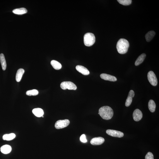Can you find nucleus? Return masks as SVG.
<instances>
[{
	"label": "nucleus",
	"mask_w": 159,
	"mask_h": 159,
	"mask_svg": "<svg viewBox=\"0 0 159 159\" xmlns=\"http://www.w3.org/2000/svg\"><path fill=\"white\" fill-rule=\"evenodd\" d=\"M98 114L103 119L108 120L112 118L114 115V112L111 108L105 106L100 108Z\"/></svg>",
	"instance_id": "obj_1"
},
{
	"label": "nucleus",
	"mask_w": 159,
	"mask_h": 159,
	"mask_svg": "<svg viewBox=\"0 0 159 159\" xmlns=\"http://www.w3.org/2000/svg\"><path fill=\"white\" fill-rule=\"evenodd\" d=\"M129 46L128 41L124 39H120L116 45L117 51L119 54H123L127 52Z\"/></svg>",
	"instance_id": "obj_2"
},
{
	"label": "nucleus",
	"mask_w": 159,
	"mask_h": 159,
	"mask_svg": "<svg viewBox=\"0 0 159 159\" xmlns=\"http://www.w3.org/2000/svg\"><path fill=\"white\" fill-rule=\"evenodd\" d=\"M95 36L92 33H86L84 35V43L86 46H92L95 43Z\"/></svg>",
	"instance_id": "obj_3"
},
{
	"label": "nucleus",
	"mask_w": 159,
	"mask_h": 159,
	"mask_svg": "<svg viewBox=\"0 0 159 159\" xmlns=\"http://www.w3.org/2000/svg\"><path fill=\"white\" fill-rule=\"evenodd\" d=\"M61 87L63 90H76L77 86L75 84L70 81H64L61 84Z\"/></svg>",
	"instance_id": "obj_4"
},
{
	"label": "nucleus",
	"mask_w": 159,
	"mask_h": 159,
	"mask_svg": "<svg viewBox=\"0 0 159 159\" xmlns=\"http://www.w3.org/2000/svg\"><path fill=\"white\" fill-rule=\"evenodd\" d=\"M70 121L68 119L58 120L55 124V127L57 129H62L68 126Z\"/></svg>",
	"instance_id": "obj_5"
},
{
	"label": "nucleus",
	"mask_w": 159,
	"mask_h": 159,
	"mask_svg": "<svg viewBox=\"0 0 159 159\" xmlns=\"http://www.w3.org/2000/svg\"><path fill=\"white\" fill-rule=\"evenodd\" d=\"M149 81L152 85L156 86L157 85L158 81L157 78L154 72L150 71L148 72L147 75Z\"/></svg>",
	"instance_id": "obj_6"
},
{
	"label": "nucleus",
	"mask_w": 159,
	"mask_h": 159,
	"mask_svg": "<svg viewBox=\"0 0 159 159\" xmlns=\"http://www.w3.org/2000/svg\"><path fill=\"white\" fill-rule=\"evenodd\" d=\"M106 132L109 135L114 137L121 138L124 136V134L123 132L114 130H107Z\"/></svg>",
	"instance_id": "obj_7"
},
{
	"label": "nucleus",
	"mask_w": 159,
	"mask_h": 159,
	"mask_svg": "<svg viewBox=\"0 0 159 159\" xmlns=\"http://www.w3.org/2000/svg\"><path fill=\"white\" fill-rule=\"evenodd\" d=\"M104 139L102 137H95L91 139V143L93 145H98L102 144L104 142Z\"/></svg>",
	"instance_id": "obj_8"
},
{
	"label": "nucleus",
	"mask_w": 159,
	"mask_h": 159,
	"mask_svg": "<svg viewBox=\"0 0 159 159\" xmlns=\"http://www.w3.org/2000/svg\"><path fill=\"white\" fill-rule=\"evenodd\" d=\"M143 114L141 111L138 109L135 110L133 113L134 120L136 121H138L142 118Z\"/></svg>",
	"instance_id": "obj_9"
},
{
	"label": "nucleus",
	"mask_w": 159,
	"mask_h": 159,
	"mask_svg": "<svg viewBox=\"0 0 159 159\" xmlns=\"http://www.w3.org/2000/svg\"><path fill=\"white\" fill-rule=\"evenodd\" d=\"M100 77L101 78L106 81L114 82L117 80L115 76L105 73L101 74Z\"/></svg>",
	"instance_id": "obj_10"
},
{
	"label": "nucleus",
	"mask_w": 159,
	"mask_h": 159,
	"mask_svg": "<svg viewBox=\"0 0 159 159\" xmlns=\"http://www.w3.org/2000/svg\"><path fill=\"white\" fill-rule=\"evenodd\" d=\"M77 71L84 75H88L90 74L88 70L83 66L78 65L76 67Z\"/></svg>",
	"instance_id": "obj_11"
},
{
	"label": "nucleus",
	"mask_w": 159,
	"mask_h": 159,
	"mask_svg": "<svg viewBox=\"0 0 159 159\" xmlns=\"http://www.w3.org/2000/svg\"><path fill=\"white\" fill-rule=\"evenodd\" d=\"M134 92L133 90H131L129 91L128 97L125 103V105L128 107L131 105L132 102V98L134 97Z\"/></svg>",
	"instance_id": "obj_12"
},
{
	"label": "nucleus",
	"mask_w": 159,
	"mask_h": 159,
	"mask_svg": "<svg viewBox=\"0 0 159 159\" xmlns=\"http://www.w3.org/2000/svg\"><path fill=\"white\" fill-rule=\"evenodd\" d=\"M32 112L35 116L38 117H42L44 114L43 110L40 108H35L33 110Z\"/></svg>",
	"instance_id": "obj_13"
},
{
	"label": "nucleus",
	"mask_w": 159,
	"mask_h": 159,
	"mask_svg": "<svg viewBox=\"0 0 159 159\" xmlns=\"http://www.w3.org/2000/svg\"><path fill=\"white\" fill-rule=\"evenodd\" d=\"M24 73L25 70L23 69L20 68L18 70L16 76V80L17 82H19L20 81Z\"/></svg>",
	"instance_id": "obj_14"
},
{
	"label": "nucleus",
	"mask_w": 159,
	"mask_h": 159,
	"mask_svg": "<svg viewBox=\"0 0 159 159\" xmlns=\"http://www.w3.org/2000/svg\"><path fill=\"white\" fill-rule=\"evenodd\" d=\"M11 147L9 145H6L2 146L1 148V152L4 154L10 153L12 151Z\"/></svg>",
	"instance_id": "obj_15"
},
{
	"label": "nucleus",
	"mask_w": 159,
	"mask_h": 159,
	"mask_svg": "<svg viewBox=\"0 0 159 159\" xmlns=\"http://www.w3.org/2000/svg\"><path fill=\"white\" fill-rule=\"evenodd\" d=\"M146 55L145 54H141L138 57L135 62V65L138 66L141 63H142L145 59Z\"/></svg>",
	"instance_id": "obj_16"
},
{
	"label": "nucleus",
	"mask_w": 159,
	"mask_h": 159,
	"mask_svg": "<svg viewBox=\"0 0 159 159\" xmlns=\"http://www.w3.org/2000/svg\"><path fill=\"white\" fill-rule=\"evenodd\" d=\"M155 35V33L153 31H151L147 33L145 35L146 39L147 41L150 42L153 39Z\"/></svg>",
	"instance_id": "obj_17"
},
{
	"label": "nucleus",
	"mask_w": 159,
	"mask_h": 159,
	"mask_svg": "<svg viewBox=\"0 0 159 159\" xmlns=\"http://www.w3.org/2000/svg\"><path fill=\"white\" fill-rule=\"evenodd\" d=\"M0 61L2 68L3 70L5 71L6 69L7 64L4 55L3 54H1L0 55Z\"/></svg>",
	"instance_id": "obj_18"
},
{
	"label": "nucleus",
	"mask_w": 159,
	"mask_h": 159,
	"mask_svg": "<svg viewBox=\"0 0 159 159\" xmlns=\"http://www.w3.org/2000/svg\"><path fill=\"white\" fill-rule=\"evenodd\" d=\"M13 13L17 14H23L27 13V9L25 8H21L14 9Z\"/></svg>",
	"instance_id": "obj_19"
},
{
	"label": "nucleus",
	"mask_w": 159,
	"mask_h": 159,
	"mask_svg": "<svg viewBox=\"0 0 159 159\" xmlns=\"http://www.w3.org/2000/svg\"><path fill=\"white\" fill-rule=\"evenodd\" d=\"M148 108L151 112L153 113L155 111L156 105L153 100H149L148 103Z\"/></svg>",
	"instance_id": "obj_20"
},
{
	"label": "nucleus",
	"mask_w": 159,
	"mask_h": 159,
	"mask_svg": "<svg viewBox=\"0 0 159 159\" xmlns=\"http://www.w3.org/2000/svg\"><path fill=\"white\" fill-rule=\"evenodd\" d=\"M51 64L53 68L55 70H59L61 68V64L55 60H52L51 62Z\"/></svg>",
	"instance_id": "obj_21"
},
{
	"label": "nucleus",
	"mask_w": 159,
	"mask_h": 159,
	"mask_svg": "<svg viewBox=\"0 0 159 159\" xmlns=\"http://www.w3.org/2000/svg\"><path fill=\"white\" fill-rule=\"evenodd\" d=\"M16 136L13 133H11L9 134H6L3 136V139L4 140L7 141H10L12 140Z\"/></svg>",
	"instance_id": "obj_22"
},
{
	"label": "nucleus",
	"mask_w": 159,
	"mask_h": 159,
	"mask_svg": "<svg viewBox=\"0 0 159 159\" xmlns=\"http://www.w3.org/2000/svg\"><path fill=\"white\" fill-rule=\"evenodd\" d=\"M39 93L38 91L36 89L29 90L26 91V95L28 96H35L38 95Z\"/></svg>",
	"instance_id": "obj_23"
},
{
	"label": "nucleus",
	"mask_w": 159,
	"mask_h": 159,
	"mask_svg": "<svg viewBox=\"0 0 159 159\" xmlns=\"http://www.w3.org/2000/svg\"><path fill=\"white\" fill-rule=\"evenodd\" d=\"M119 3L123 5L127 6L131 4L132 1L131 0H118Z\"/></svg>",
	"instance_id": "obj_24"
},
{
	"label": "nucleus",
	"mask_w": 159,
	"mask_h": 159,
	"mask_svg": "<svg viewBox=\"0 0 159 159\" xmlns=\"http://www.w3.org/2000/svg\"><path fill=\"white\" fill-rule=\"evenodd\" d=\"M145 159H154L153 155L152 153L149 152L146 155Z\"/></svg>",
	"instance_id": "obj_25"
},
{
	"label": "nucleus",
	"mask_w": 159,
	"mask_h": 159,
	"mask_svg": "<svg viewBox=\"0 0 159 159\" xmlns=\"http://www.w3.org/2000/svg\"><path fill=\"white\" fill-rule=\"evenodd\" d=\"M80 141L83 143H86L87 142V140L86 138V136L84 134L82 135L80 138Z\"/></svg>",
	"instance_id": "obj_26"
}]
</instances>
